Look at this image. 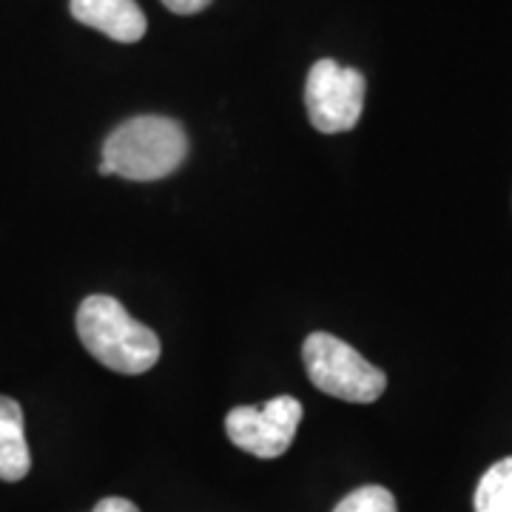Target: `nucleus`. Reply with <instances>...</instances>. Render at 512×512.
Instances as JSON below:
<instances>
[{"mask_svg": "<svg viewBox=\"0 0 512 512\" xmlns=\"http://www.w3.org/2000/svg\"><path fill=\"white\" fill-rule=\"evenodd\" d=\"M188 157L185 128L160 114L131 117L114 128L103 146L100 174L134 183H154L174 174Z\"/></svg>", "mask_w": 512, "mask_h": 512, "instance_id": "nucleus-1", "label": "nucleus"}, {"mask_svg": "<svg viewBox=\"0 0 512 512\" xmlns=\"http://www.w3.org/2000/svg\"><path fill=\"white\" fill-rule=\"evenodd\" d=\"M77 336L100 365L123 376L146 373L163 353L160 336L131 319V313L106 293L83 299L77 308Z\"/></svg>", "mask_w": 512, "mask_h": 512, "instance_id": "nucleus-2", "label": "nucleus"}, {"mask_svg": "<svg viewBox=\"0 0 512 512\" xmlns=\"http://www.w3.org/2000/svg\"><path fill=\"white\" fill-rule=\"evenodd\" d=\"M302 359L311 382L342 402L370 404L382 399L387 387L382 370L333 333H311L302 345Z\"/></svg>", "mask_w": 512, "mask_h": 512, "instance_id": "nucleus-3", "label": "nucleus"}, {"mask_svg": "<svg viewBox=\"0 0 512 512\" xmlns=\"http://www.w3.org/2000/svg\"><path fill=\"white\" fill-rule=\"evenodd\" d=\"M365 74L339 66L336 60H316L305 80V106L316 131L342 134L356 128L365 109Z\"/></svg>", "mask_w": 512, "mask_h": 512, "instance_id": "nucleus-4", "label": "nucleus"}, {"mask_svg": "<svg viewBox=\"0 0 512 512\" xmlns=\"http://www.w3.org/2000/svg\"><path fill=\"white\" fill-rule=\"evenodd\" d=\"M302 421V404L276 396L259 407H234L225 416V433L239 450L256 458H279L291 450Z\"/></svg>", "mask_w": 512, "mask_h": 512, "instance_id": "nucleus-5", "label": "nucleus"}, {"mask_svg": "<svg viewBox=\"0 0 512 512\" xmlns=\"http://www.w3.org/2000/svg\"><path fill=\"white\" fill-rule=\"evenodd\" d=\"M69 9L77 23L92 26L117 43H137L148 29L137 0H72Z\"/></svg>", "mask_w": 512, "mask_h": 512, "instance_id": "nucleus-6", "label": "nucleus"}, {"mask_svg": "<svg viewBox=\"0 0 512 512\" xmlns=\"http://www.w3.org/2000/svg\"><path fill=\"white\" fill-rule=\"evenodd\" d=\"M32 470V453L26 444L23 407L0 396V481H20Z\"/></svg>", "mask_w": 512, "mask_h": 512, "instance_id": "nucleus-7", "label": "nucleus"}, {"mask_svg": "<svg viewBox=\"0 0 512 512\" xmlns=\"http://www.w3.org/2000/svg\"><path fill=\"white\" fill-rule=\"evenodd\" d=\"M476 512H512V456L501 458L481 476Z\"/></svg>", "mask_w": 512, "mask_h": 512, "instance_id": "nucleus-8", "label": "nucleus"}, {"mask_svg": "<svg viewBox=\"0 0 512 512\" xmlns=\"http://www.w3.org/2000/svg\"><path fill=\"white\" fill-rule=\"evenodd\" d=\"M333 512H396V498L379 484H367L345 495Z\"/></svg>", "mask_w": 512, "mask_h": 512, "instance_id": "nucleus-9", "label": "nucleus"}, {"mask_svg": "<svg viewBox=\"0 0 512 512\" xmlns=\"http://www.w3.org/2000/svg\"><path fill=\"white\" fill-rule=\"evenodd\" d=\"M163 6L171 9L174 15H197L211 6V0H163Z\"/></svg>", "mask_w": 512, "mask_h": 512, "instance_id": "nucleus-10", "label": "nucleus"}, {"mask_svg": "<svg viewBox=\"0 0 512 512\" xmlns=\"http://www.w3.org/2000/svg\"><path fill=\"white\" fill-rule=\"evenodd\" d=\"M92 512H140L128 498H117V495H111V498H103V501H97V507Z\"/></svg>", "mask_w": 512, "mask_h": 512, "instance_id": "nucleus-11", "label": "nucleus"}]
</instances>
